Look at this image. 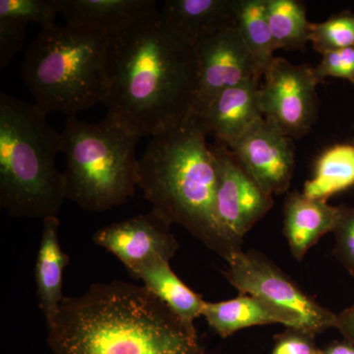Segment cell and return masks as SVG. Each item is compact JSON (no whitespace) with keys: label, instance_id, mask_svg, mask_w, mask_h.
<instances>
[{"label":"cell","instance_id":"cell-1","mask_svg":"<svg viewBox=\"0 0 354 354\" xmlns=\"http://www.w3.org/2000/svg\"><path fill=\"white\" fill-rule=\"evenodd\" d=\"M106 118L139 137L183 122L194 109L196 50L167 27L160 11L109 32Z\"/></svg>","mask_w":354,"mask_h":354},{"label":"cell","instance_id":"cell-2","mask_svg":"<svg viewBox=\"0 0 354 354\" xmlns=\"http://www.w3.org/2000/svg\"><path fill=\"white\" fill-rule=\"evenodd\" d=\"M48 330L53 354H205L195 327L145 286L121 281L65 297Z\"/></svg>","mask_w":354,"mask_h":354},{"label":"cell","instance_id":"cell-3","mask_svg":"<svg viewBox=\"0 0 354 354\" xmlns=\"http://www.w3.org/2000/svg\"><path fill=\"white\" fill-rule=\"evenodd\" d=\"M208 132L192 113L177 127L153 136L138 160L137 186L153 209L225 261L230 252L215 218L218 164Z\"/></svg>","mask_w":354,"mask_h":354},{"label":"cell","instance_id":"cell-4","mask_svg":"<svg viewBox=\"0 0 354 354\" xmlns=\"http://www.w3.org/2000/svg\"><path fill=\"white\" fill-rule=\"evenodd\" d=\"M34 102L0 93V206L13 218L57 216L66 200L55 158L64 137Z\"/></svg>","mask_w":354,"mask_h":354},{"label":"cell","instance_id":"cell-5","mask_svg":"<svg viewBox=\"0 0 354 354\" xmlns=\"http://www.w3.org/2000/svg\"><path fill=\"white\" fill-rule=\"evenodd\" d=\"M109 32L53 24L43 28L26 51L22 78L44 113L76 116L108 97Z\"/></svg>","mask_w":354,"mask_h":354},{"label":"cell","instance_id":"cell-6","mask_svg":"<svg viewBox=\"0 0 354 354\" xmlns=\"http://www.w3.org/2000/svg\"><path fill=\"white\" fill-rule=\"evenodd\" d=\"M62 133L66 199L100 213L132 198L139 160L135 149L141 137L108 118L88 123L70 116Z\"/></svg>","mask_w":354,"mask_h":354},{"label":"cell","instance_id":"cell-7","mask_svg":"<svg viewBox=\"0 0 354 354\" xmlns=\"http://www.w3.org/2000/svg\"><path fill=\"white\" fill-rule=\"evenodd\" d=\"M227 262L223 276L239 293L259 298L278 310L288 317L291 329L316 335L335 327L337 314L307 295L262 254L241 249Z\"/></svg>","mask_w":354,"mask_h":354},{"label":"cell","instance_id":"cell-8","mask_svg":"<svg viewBox=\"0 0 354 354\" xmlns=\"http://www.w3.org/2000/svg\"><path fill=\"white\" fill-rule=\"evenodd\" d=\"M263 76L265 80L260 88L263 115L290 138H301L311 130L318 115L319 83L314 67L274 57Z\"/></svg>","mask_w":354,"mask_h":354},{"label":"cell","instance_id":"cell-9","mask_svg":"<svg viewBox=\"0 0 354 354\" xmlns=\"http://www.w3.org/2000/svg\"><path fill=\"white\" fill-rule=\"evenodd\" d=\"M218 164L215 218L230 256L241 250L242 239L274 206V199L254 181L227 147H212Z\"/></svg>","mask_w":354,"mask_h":354},{"label":"cell","instance_id":"cell-10","mask_svg":"<svg viewBox=\"0 0 354 354\" xmlns=\"http://www.w3.org/2000/svg\"><path fill=\"white\" fill-rule=\"evenodd\" d=\"M227 147L268 194L288 190L295 171V145L271 121L262 118Z\"/></svg>","mask_w":354,"mask_h":354},{"label":"cell","instance_id":"cell-11","mask_svg":"<svg viewBox=\"0 0 354 354\" xmlns=\"http://www.w3.org/2000/svg\"><path fill=\"white\" fill-rule=\"evenodd\" d=\"M171 223L156 209L111 223L95 232L93 241L113 254L129 274L153 258L171 261L179 244Z\"/></svg>","mask_w":354,"mask_h":354},{"label":"cell","instance_id":"cell-12","mask_svg":"<svg viewBox=\"0 0 354 354\" xmlns=\"http://www.w3.org/2000/svg\"><path fill=\"white\" fill-rule=\"evenodd\" d=\"M199 80L193 113L225 88L260 80L262 72L236 28L218 32L195 48Z\"/></svg>","mask_w":354,"mask_h":354},{"label":"cell","instance_id":"cell-13","mask_svg":"<svg viewBox=\"0 0 354 354\" xmlns=\"http://www.w3.org/2000/svg\"><path fill=\"white\" fill-rule=\"evenodd\" d=\"M260 88V80H252L225 88L194 113L208 134L212 133L223 145L230 146L264 118Z\"/></svg>","mask_w":354,"mask_h":354},{"label":"cell","instance_id":"cell-14","mask_svg":"<svg viewBox=\"0 0 354 354\" xmlns=\"http://www.w3.org/2000/svg\"><path fill=\"white\" fill-rule=\"evenodd\" d=\"M165 24L193 48L236 25V0H167Z\"/></svg>","mask_w":354,"mask_h":354},{"label":"cell","instance_id":"cell-15","mask_svg":"<svg viewBox=\"0 0 354 354\" xmlns=\"http://www.w3.org/2000/svg\"><path fill=\"white\" fill-rule=\"evenodd\" d=\"M344 209L297 191L288 194L283 207V232L293 257L304 259L321 237L334 234Z\"/></svg>","mask_w":354,"mask_h":354},{"label":"cell","instance_id":"cell-16","mask_svg":"<svg viewBox=\"0 0 354 354\" xmlns=\"http://www.w3.org/2000/svg\"><path fill=\"white\" fill-rule=\"evenodd\" d=\"M66 23L111 32L158 11L155 0H57Z\"/></svg>","mask_w":354,"mask_h":354},{"label":"cell","instance_id":"cell-17","mask_svg":"<svg viewBox=\"0 0 354 354\" xmlns=\"http://www.w3.org/2000/svg\"><path fill=\"white\" fill-rule=\"evenodd\" d=\"M43 221V234L37 256L35 278L39 308L48 325L57 315L65 297L62 292V276L69 264V256L60 246L57 216H50Z\"/></svg>","mask_w":354,"mask_h":354},{"label":"cell","instance_id":"cell-18","mask_svg":"<svg viewBox=\"0 0 354 354\" xmlns=\"http://www.w3.org/2000/svg\"><path fill=\"white\" fill-rule=\"evenodd\" d=\"M202 316L223 339L254 326L281 324L286 328L291 327L288 317L278 310L259 298L241 293L236 298L227 301H205Z\"/></svg>","mask_w":354,"mask_h":354},{"label":"cell","instance_id":"cell-19","mask_svg":"<svg viewBox=\"0 0 354 354\" xmlns=\"http://www.w3.org/2000/svg\"><path fill=\"white\" fill-rule=\"evenodd\" d=\"M132 277L141 279L184 324L195 327L194 321L202 315L205 300L176 276L169 261L153 258L137 269Z\"/></svg>","mask_w":354,"mask_h":354},{"label":"cell","instance_id":"cell-20","mask_svg":"<svg viewBox=\"0 0 354 354\" xmlns=\"http://www.w3.org/2000/svg\"><path fill=\"white\" fill-rule=\"evenodd\" d=\"M354 186V144H335L320 153L313 177L304 184V194L326 201Z\"/></svg>","mask_w":354,"mask_h":354},{"label":"cell","instance_id":"cell-21","mask_svg":"<svg viewBox=\"0 0 354 354\" xmlns=\"http://www.w3.org/2000/svg\"><path fill=\"white\" fill-rule=\"evenodd\" d=\"M235 28L264 75L276 50L268 22L266 0H236Z\"/></svg>","mask_w":354,"mask_h":354},{"label":"cell","instance_id":"cell-22","mask_svg":"<svg viewBox=\"0 0 354 354\" xmlns=\"http://www.w3.org/2000/svg\"><path fill=\"white\" fill-rule=\"evenodd\" d=\"M266 11L276 50H304L312 27L304 2L266 0Z\"/></svg>","mask_w":354,"mask_h":354},{"label":"cell","instance_id":"cell-23","mask_svg":"<svg viewBox=\"0 0 354 354\" xmlns=\"http://www.w3.org/2000/svg\"><path fill=\"white\" fill-rule=\"evenodd\" d=\"M310 41L321 55L354 46V13L342 11L325 22L312 23Z\"/></svg>","mask_w":354,"mask_h":354},{"label":"cell","instance_id":"cell-24","mask_svg":"<svg viewBox=\"0 0 354 354\" xmlns=\"http://www.w3.org/2000/svg\"><path fill=\"white\" fill-rule=\"evenodd\" d=\"M57 0H0V18L25 23H36L43 28L55 24Z\"/></svg>","mask_w":354,"mask_h":354},{"label":"cell","instance_id":"cell-25","mask_svg":"<svg viewBox=\"0 0 354 354\" xmlns=\"http://www.w3.org/2000/svg\"><path fill=\"white\" fill-rule=\"evenodd\" d=\"M318 83L328 77L344 79L354 85V46L322 55L320 64L314 67Z\"/></svg>","mask_w":354,"mask_h":354},{"label":"cell","instance_id":"cell-26","mask_svg":"<svg viewBox=\"0 0 354 354\" xmlns=\"http://www.w3.org/2000/svg\"><path fill=\"white\" fill-rule=\"evenodd\" d=\"M26 26L20 21L0 18V68H6L24 46Z\"/></svg>","mask_w":354,"mask_h":354},{"label":"cell","instance_id":"cell-27","mask_svg":"<svg viewBox=\"0 0 354 354\" xmlns=\"http://www.w3.org/2000/svg\"><path fill=\"white\" fill-rule=\"evenodd\" d=\"M334 234L335 257L354 276V207L344 209Z\"/></svg>","mask_w":354,"mask_h":354},{"label":"cell","instance_id":"cell-28","mask_svg":"<svg viewBox=\"0 0 354 354\" xmlns=\"http://www.w3.org/2000/svg\"><path fill=\"white\" fill-rule=\"evenodd\" d=\"M315 337L304 330L286 328L274 339L271 354H322V348L317 346Z\"/></svg>","mask_w":354,"mask_h":354},{"label":"cell","instance_id":"cell-29","mask_svg":"<svg viewBox=\"0 0 354 354\" xmlns=\"http://www.w3.org/2000/svg\"><path fill=\"white\" fill-rule=\"evenodd\" d=\"M335 329L344 335V339L354 344V304L337 314Z\"/></svg>","mask_w":354,"mask_h":354},{"label":"cell","instance_id":"cell-30","mask_svg":"<svg viewBox=\"0 0 354 354\" xmlns=\"http://www.w3.org/2000/svg\"><path fill=\"white\" fill-rule=\"evenodd\" d=\"M322 354H354V344L346 341H335L322 348Z\"/></svg>","mask_w":354,"mask_h":354}]
</instances>
